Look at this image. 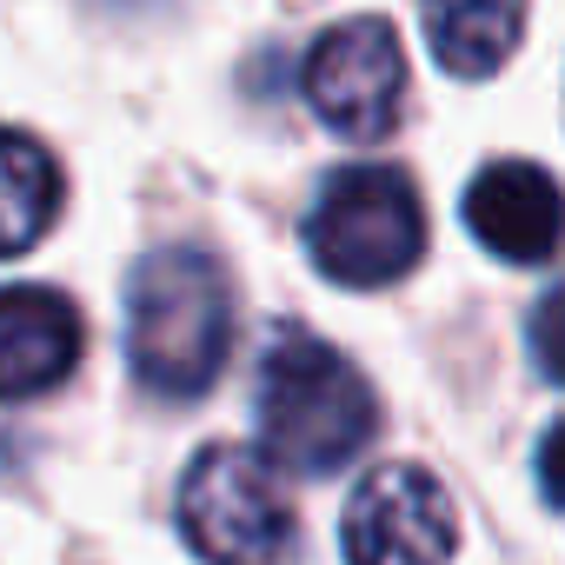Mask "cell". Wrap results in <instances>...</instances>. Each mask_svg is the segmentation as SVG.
Here are the masks:
<instances>
[{
    "label": "cell",
    "mask_w": 565,
    "mask_h": 565,
    "mask_svg": "<svg viewBox=\"0 0 565 565\" xmlns=\"http://www.w3.org/2000/svg\"><path fill=\"white\" fill-rule=\"evenodd\" d=\"M134 380L160 399H200L233 353V279L200 246H160L127 287Z\"/></svg>",
    "instance_id": "cell-1"
},
{
    "label": "cell",
    "mask_w": 565,
    "mask_h": 565,
    "mask_svg": "<svg viewBox=\"0 0 565 565\" xmlns=\"http://www.w3.org/2000/svg\"><path fill=\"white\" fill-rule=\"evenodd\" d=\"M259 439L287 472H340L373 439V386L313 333H279L259 360Z\"/></svg>",
    "instance_id": "cell-2"
},
{
    "label": "cell",
    "mask_w": 565,
    "mask_h": 565,
    "mask_svg": "<svg viewBox=\"0 0 565 565\" xmlns=\"http://www.w3.org/2000/svg\"><path fill=\"white\" fill-rule=\"evenodd\" d=\"M307 246L340 287H393L426 253V206L399 167H340L307 213Z\"/></svg>",
    "instance_id": "cell-3"
},
{
    "label": "cell",
    "mask_w": 565,
    "mask_h": 565,
    "mask_svg": "<svg viewBox=\"0 0 565 565\" xmlns=\"http://www.w3.org/2000/svg\"><path fill=\"white\" fill-rule=\"evenodd\" d=\"M180 532L206 565H279L294 545V505L259 452L206 446L180 486Z\"/></svg>",
    "instance_id": "cell-4"
},
{
    "label": "cell",
    "mask_w": 565,
    "mask_h": 565,
    "mask_svg": "<svg viewBox=\"0 0 565 565\" xmlns=\"http://www.w3.org/2000/svg\"><path fill=\"white\" fill-rule=\"evenodd\" d=\"M347 565H446L459 512L426 466H373L340 519Z\"/></svg>",
    "instance_id": "cell-5"
},
{
    "label": "cell",
    "mask_w": 565,
    "mask_h": 565,
    "mask_svg": "<svg viewBox=\"0 0 565 565\" xmlns=\"http://www.w3.org/2000/svg\"><path fill=\"white\" fill-rule=\"evenodd\" d=\"M307 100L347 140H386L406 107V54L386 21H340L307 54Z\"/></svg>",
    "instance_id": "cell-6"
},
{
    "label": "cell",
    "mask_w": 565,
    "mask_h": 565,
    "mask_svg": "<svg viewBox=\"0 0 565 565\" xmlns=\"http://www.w3.org/2000/svg\"><path fill=\"white\" fill-rule=\"evenodd\" d=\"M466 226L479 233V246H492L512 266L552 259L565 239V193L545 167L532 160H492L472 186H466Z\"/></svg>",
    "instance_id": "cell-7"
},
{
    "label": "cell",
    "mask_w": 565,
    "mask_h": 565,
    "mask_svg": "<svg viewBox=\"0 0 565 565\" xmlns=\"http://www.w3.org/2000/svg\"><path fill=\"white\" fill-rule=\"evenodd\" d=\"M81 360V313L54 287H0V399H34Z\"/></svg>",
    "instance_id": "cell-8"
},
{
    "label": "cell",
    "mask_w": 565,
    "mask_h": 565,
    "mask_svg": "<svg viewBox=\"0 0 565 565\" xmlns=\"http://www.w3.org/2000/svg\"><path fill=\"white\" fill-rule=\"evenodd\" d=\"M426 21V47L446 74L459 81H486L512 61L519 34H525V0H419Z\"/></svg>",
    "instance_id": "cell-9"
},
{
    "label": "cell",
    "mask_w": 565,
    "mask_h": 565,
    "mask_svg": "<svg viewBox=\"0 0 565 565\" xmlns=\"http://www.w3.org/2000/svg\"><path fill=\"white\" fill-rule=\"evenodd\" d=\"M61 213V167L41 140L0 127V259L28 253Z\"/></svg>",
    "instance_id": "cell-10"
},
{
    "label": "cell",
    "mask_w": 565,
    "mask_h": 565,
    "mask_svg": "<svg viewBox=\"0 0 565 565\" xmlns=\"http://www.w3.org/2000/svg\"><path fill=\"white\" fill-rule=\"evenodd\" d=\"M532 353H539V366H545V380H558L565 386V279L532 307Z\"/></svg>",
    "instance_id": "cell-11"
},
{
    "label": "cell",
    "mask_w": 565,
    "mask_h": 565,
    "mask_svg": "<svg viewBox=\"0 0 565 565\" xmlns=\"http://www.w3.org/2000/svg\"><path fill=\"white\" fill-rule=\"evenodd\" d=\"M539 492L552 499V505H565V419L545 433V446H539Z\"/></svg>",
    "instance_id": "cell-12"
}]
</instances>
